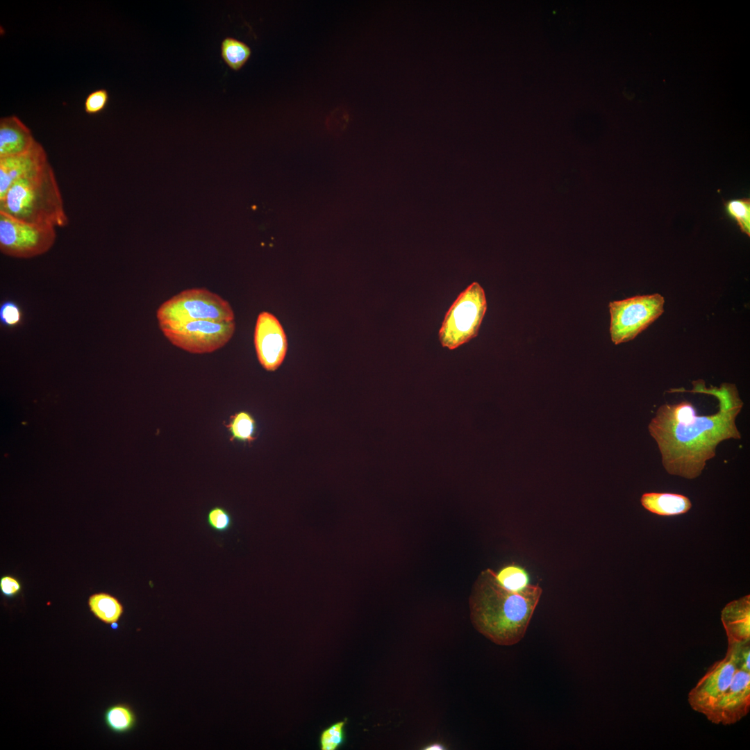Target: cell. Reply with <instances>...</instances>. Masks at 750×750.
<instances>
[{
    "instance_id": "cell-28",
    "label": "cell",
    "mask_w": 750,
    "mask_h": 750,
    "mask_svg": "<svg viewBox=\"0 0 750 750\" xmlns=\"http://www.w3.org/2000/svg\"><path fill=\"white\" fill-rule=\"evenodd\" d=\"M0 588L6 597H13L20 590L21 585L18 580L10 576H5L0 580Z\"/></svg>"
},
{
    "instance_id": "cell-6",
    "label": "cell",
    "mask_w": 750,
    "mask_h": 750,
    "mask_svg": "<svg viewBox=\"0 0 750 750\" xmlns=\"http://www.w3.org/2000/svg\"><path fill=\"white\" fill-rule=\"evenodd\" d=\"M664 303L665 299L659 294L610 302L612 342L619 344L634 339L662 315Z\"/></svg>"
},
{
    "instance_id": "cell-13",
    "label": "cell",
    "mask_w": 750,
    "mask_h": 750,
    "mask_svg": "<svg viewBox=\"0 0 750 750\" xmlns=\"http://www.w3.org/2000/svg\"><path fill=\"white\" fill-rule=\"evenodd\" d=\"M546 29L551 30L549 34L556 37L559 43L568 45L574 40V35L579 34L581 13L572 3H553L551 8L545 10Z\"/></svg>"
},
{
    "instance_id": "cell-14",
    "label": "cell",
    "mask_w": 750,
    "mask_h": 750,
    "mask_svg": "<svg viewBox=\"0 0 750 750\" xmlns=\"http://www.w3.org/2000/svg\"><path fill=\"white\" fill-rule=\"evenodd\" d=\"M728 644L750 642V595L728 603L721 612Z\"/></svg>"
},
{
    "instance_id": "cell-29",
    "label": "cell",
    "mask_w": 750,
    "mask_h": 750,
    "mask_svg": "<svg viewBox=\"0 0 750 750\" xmlns=\"http://www.w3.org/2000/svg\"><path fill=\"white\" fill-rule=\"evenodd\" d=\"M423 749H425V750H442V749H445V747H444V745H442L440 743L434 742V743H432V744L425 747V748H424Z\"/></svg>"
},
{
    "instance_id": "cell-2",
    "label": "cell",
    "mask_w": 750,
    "mask_h": 750,
    "mask_svg": "<svg viewBox=\"0 0 750 750\" xmlns=\"http://www.w3.org/2000/svg\"><path fill=\"white\" fill-rule=\"evenodd\" d=\"M542 592L540 585L531 584L521 592L508 590L496 581L494 572L487 569L469 597L472 625L497 645L516 644L525 635Z\"/></svg>"
},
{
    "instance_id": "cell-24",
    "label": "cell",
    "mask_w": 750,
    "mask_h": 750,
    "mask_svg": "<svg viewBox=\"0 0 750 750\" xmlns=\"http://www.w3.org/2000/svg\"><path fill=\"white\" fill-rule=\"evenodd\" d=\"M208 526L219 533L227 531L232 525L230 513L221 506H215L208 512L206 517Z\"/></svg>"
},
{
    "instance_id": "cell-17",
    "label": "cell",
    "mask_w": 750,
    "mask_h": 750,
    "mask_svg": "<svg viewBox=\"0 0 750 750\" xmlns=\"http://www.w3.org/2000/svg\"><path fill=\"white\" fill-rule=\"evenodd\" d=\"M88 606L93 615L106 624L116 623L121 617L124 608L115 597L104 592L91 595Z\"/></svg>"
},
{
    "instance_id": "cell-20",
    "label": "cell",
    "mask_w": 750,
    "mask_h": 750,
    "mask_svg": "<svg viewBox=\"0 0 750 750\" xmlns=\"http://www.w3.org/2000/svg\"><path fill=\"white\" fill-rule=\"evenodd\" d=\"M104 721L112 731L126 733L134 728L137 719L134 711L128 705L117 703L106 710Z\"/></svg>"
},
{
    "instance_id": "cell-15",
    "label": "cell",
    "mask_w": 750,
    "mask_h": 750,
    "mask_svg": "<svg viewBox=\"0 0 750 750\" xmlns=\"http://www.w3.org/2000/svg\"><path fill=\"white\" fill-rule=\"evenodd\" d=\"M30 128L15 115L0 119V158L20 154L35 143Z\"/></svg>"
},
{
    "instance_id": "cell-1",
    "label": "cell",
    "mask_w": 750,
    "mask_h": 750,
    "mask_svg": "<svg viewBox=\"0 0 750 750\" xmlns=\"http://www.w3.org/2000/svg\"><path fill=\"white\" fill-rule=\"evenodd\" d=\"M692 385L693 389L688 392L717 398L719 405L715 413L699 415L691 402L683 401L660 406L648 425L665 469L669 474L688 479L701 474L707 461L715 456L719 443L741 438L736 418L743 407L735 384L724 383L719 388H708L702 380H698Z\"/></svg>"
},
{
    "instance_id": "cell-7",
    "label": "cell",
    "mask_w": 750,
    "mask_h": 750,
    "mask_svg": "<svg viewBox=\"0 0 750 750\" xmlns=\"http://www.w3.org/2000/svg\"><path fill=\"white\" fill-rule=\"evenodd\" d=\"M56 238L55 227L24 222L0 212V249L7 256L28 258L44 253Z\"/></svg>"
},
{
    "instance_id": "cell-4",
    "label": "cell",
    "mask_w": 750,
    "mask_h": 750,
    "mask_svg": "<svg viewBox=\"0 0 750 750\" xmlns=\"http://www.w3.org/2000/svg\"><path fill=\"white\" fill-rule=\"evenodd\" d=\"M156 316L160 328L197 320L235 321L230 303L205 288H191L179 292L158 308Z\"/></svg>"
},
{
    "instance_id": "cell-12",
    "label": "cell",
    "mask_w": 750,
    "mask_h": 750,
    "mask_svg": "<svg viewBox=\"0 0 750 750\" xmlns=\"http://www.w3.org/2000/svg\"><path fill=\"white\" fill-rule=\"evenodd\" d=\"M47 162V152L38 141L24 153L0 158V199L4 197L15 183L42 168Z\"/></svg>"
},
{
    "instance_id": "cell-27",
    "label": "cell",
    "mask_w": 750,
    "mask_h": 750,
    "mask_svg": "<svg viewBox=\"0 0 750 750\" xmlns=\"http://www.w3.org/2000/svg\"><path fill=\"white\" fill-rule=\"evenodd\" d=\"M738 669L750 673V642L728 644Z\"/></svg>"
},
{
    "instance_id": "cell-18",
    "label": "cell",
    "mask_w": 750,
    "mask_h": 750,
    "mask_svg": "<svg viewBox=\"0 0 750 750\" xmlns=\"http://www.w3.org/2000/svg\"><path fill=\"white\" fill-rule=\"evenodd\" d=\"M224 426L231 435V442L251 444L256 439V422L249 412L242 410L235 412L230 416Z\"/></svg>"
},
{
    "instance_id": "cell-3",
    "label": "cell",
    "mask_w": 750,
    "mask_h": 750,
    "mask_svg": "<svg viewBox=\"0 0 750 750\" xmlns=\"http://www.w3.org/2000/svg\"><path fill=\"white\" fill-rule=\"evenodd\" d=\"M0 212L37 224L67 226L68 217L51 164L15 183L0 199Z\"/></svg>"
},
{
    "instance_id": "cell-8",
    "label": "cell",
    "mask_w": 750,
    "mask_h": 750,
    "mask_svg": "<svg viewBox=\"0 0 750 750\" xmlns=\"http://www.w3.org/2000/svg\"><path fill=\"white\" fill-rule=\"evenodd\" d=\"M160 328L173 345L192 353L201 354L224 347L231 339L235 323L197 320Z\"/></svg>"
},
{
    "instance_id": "cell-16",
    "label": "cell",
    "mask_w": 750,
    "mask_h": 750,
    "mask_svg": "<svg viewBox=\"0 0 750 750\" xmlns=\"http://www.w3.org/2000/svg\"><path fill=\"white\" fill-rule=\"evenodd\" d=\"M640 501L646 510L660 516L685 514L692 507L688 497L676 493L646 492L642 495Z\"/></svg>"
},
{
    "instance_id": "cell-25",
    "label": "cell",
    "mask_w": 750,
    "mask_h": 750,
    "mask_svg": "<svg viewBox=\"0 0 750 750\" xmlns=\"http://www.w3.org/2000/svg\"><path fill=\"white\" fill-rule=\"evenodd\" d=\"M109 101L108 92L103 88L91 92L84 101L85 112L90 115L99 114L107 106Z\"/></svg>"
},
{
    "instance_id": "cell-23",
    "label": "cell",
    "mask_w": 750,
    "mask_h": 750,
    "mask_svg": "<svg viewBox=\"0 0 750 750\" xmlns=\"http://www.w3.org/2000/svg\"><path fill=\"white\" fill-rule=\"evenodd\" d=\"M346 720L336 722L324 729L319 735L321 750H336L345 741Z\"/></svg>"
},
{
    "instance_id": "cell-19",
    "label": "cell",
    "mask_w": 750,
    "mask_h": 750,
    "mask_svg": "<svg viewBox=\"0 0 750 750\" xmlns=\"http://www.w3.org/2000/svg\"><path fill=\"white\" fill-rule=\"evenodd\" d=\"M221 57L232 70H240L250 58L252 51L243 41L233 37L224 38L221 43Z\"/></svg>"
},
{
    "instance_id": "cell-10",
    "label": "cell",
    "mask_w": 750,
    "mask_h": 750,
    "mask_svg": "<svg viewBox=\"0 0 750 750\" xmlns=\"http://www.w3.org/2000/svg\"><path fill=\"white\" fill-rule=\"evenodd\" d=\"M254 344L258 360L269 372L276 370L283 363L288 349V341L283 326L272 314L263 311L257 318Z\"/></svg>"
},
{
    "instance_id": "cell-22",
    "label": "cell",
    "mask_w": 750,
    "mask_h": 750,
    "mask_svg": "<svg viewBox=\"0 0 750 750\" xmlns=\"http://www.w3.org/2000/svg\"><path fill=\"white\" fill-rule=\"evenodd\" d=\"M726 215L735 222L740 231L750 237V199L739 197L724 201Z\"/></svg>"
},
{
    "instance_id": "cell-5",
    "label": "cell",
    "mask_w": 750,
    "mask_h": 750,
    "mask_svg": "<svg viewBox=\"0 0 750 750\" xmlns=\"http://www.w3.org/2000/svg\"><path fill=\"white\" fill-rule=\"evenodd\" d=\"M486 310L483 288L477 282L471 283L460 293L445 315L439 331L442 346L453 350L475 338Z\"/></svg>"
},
{
    "instance_id": "cell-21",
    "label": "cell",
    "mask_w": 750,
    "mask_h": 750,
    "mask_svg": "<svg viewBox=\"0 0 750 750\" xmlns=\"http://www.w3.org/2000/svg\"><path fill=\"white\" fill-rule=\"evenodd\" d=\"M496 581L503 588L512 592H521L529 585V576L522 567L515 563L503 567L494 572Z\"/></svg>"
},
{
    "instance_id": "cell-11",
    "label": "cell",
    "mask_w": 750,
    "mask_h": 750,
    "mask_svg": "<svg viewBox=\"0 0 750 750\" xmlns=\"http://www.w3.org/2000/svg\"><path fill=\"white\" fill-rule=\"evenodd\" d=\"M750 710V673L738 669L715 708L706 717L715 724L729 726L746 717Z\"/></svg>"
},
{
    "instance_id": "cell-26",
    "label": "cell",
    "mask_w": 750,
    "mask_h": 750,
    "mask_svg": "<svg viewBox=\"0 0 750 750\" xmlns=\"http://www.w3.org/2000/svg\"><path fill=\"white\" fill-rule=\"evenodd\" d=\"M22 320L20 307L14 301H4L0 307V321L6 327H15Z\"/></svg>"
},
{
    "instance_id": "cell-9",
    "label": "cell",
    "mask_w": 750,
    "mask_h": 750,
    "mask_svg": "<svg viewBox=\"0 0 750 750\" xmlns=\"http://www.w3.org/2000/svg\"><path fill=\"white\" fill-rule=\"evenodd\" d=\"M738 670L730 649L724 657L715 662L688 694L691 708L707 717L731 685Z\"/></svg>"
}]
</instances>
